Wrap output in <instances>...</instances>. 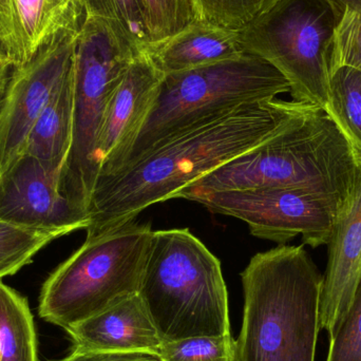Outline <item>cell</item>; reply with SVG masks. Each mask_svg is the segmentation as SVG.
<instances>
[{
	"label": "cell",
	"mask_w": 361,
	"mask_h": 361,
	"mask_svg": "<svg viewBox=\"0 0 361 361\" xmlns=\"http://www.w3.org/2000/svg\"><path fill=\"white\" fill-rule=\"evenodd\" d=\"M300 102L274 99L239 106L150 148L108 177L89 204L87 237L122 226L264 141Z\"/></svg>",
	"instance_id": "1"
},
{
	"label": "cell",
	"mask_w": 361,
	"mask_h": 361,
	"mask_svg": "<svg viewBox=\"0 0 361 361\" xmlns=\"http://www.w3.org/2000/svg\"><path fill=\"white\" fill-rule=\"evenodd\" d=\"M242 48L271 63L293 101L324 110L328 103L334 15L326 0H281L240 30Z\"/></svg>",
	"instance_id": "8"
},
{
	"label": "cell",
	"mask_w": 361,
	"mask_h": 361,
	"mask_svg": "<svg viewBox=\"0 0 361 361\" xmlns=\"http://www.w3.org/2000/svg\"><path fill=\"white\" fill-rule=\"evenodd\" d=\"M74 349L101 353L145 354L156 358L163 341L139 294L70 326Z\"/></svg>",
	"instance_id": "14"
},
{
	"label": "cell",
	"mask_w": 361,
	"mask_h": 361,
	"mask_svg": "<svg viewBox=\"0 0 361 361\" xmlns=\"http://www.w3.org/2000/svg\"><path fill=\"white\" fill-rule=\"evenodd\" d=\"M361 182V166L334 121L302 103L248 152L204 176L175 199L214 191L307 188L348 202Z\"/></svg>",
	"instance_id": "2"
},
{
	"label": "cell",
	"mask_w": 361,
	"mask_h": 361,
	"mask_svg": "<svg viewBox=\"0 0 361 361\" xmlns=\"http://www.w3.org/2000/svg\"><path fill=\"white\" fill-rule=\"evenodd\" d=\"M67 235L63 229L27 228L0 220V280L18 273L44 246Z\"/></svg>",
	"instance_id": "20"
},
{
	"label": "cell",
	"mask_w": 361,
	"mask_h": 361,
	"mask_svg": "<svg viewBox=\"0 0 361 361\" xmlns=\"http://www.w3.org/2000/svg\"><path fill=\"white\" fill-rule=\"evenodd\" d=\"M12 71L13 68L0 63V109H1L2 102H4L6 89H8Z\"/></svg>",
	"instance_id": "29"
},
{
	"label": "cell",
	"mask_w": 361,
	"mask_h": 361,
	"mask_svg": "<svg viewBox=\"0 0 361 361\" xmlns=\"http://www.w3.org/2000/svg\"><path fill=\"white\" fill-rule=\"evenodd\" d=\"M137 294L163 341L231 334L220 260L188 228L154 231Z\"/></svg>",
	"instance_id": "4"
},
{
	"label": "cell",
	"mask_w": 361,
	"mask_h": 361,
	"mask_svg": "<svg viewBox=\"0 0 361 361\" xmlns=\"http://www.w3.org/2000/svg\"><path fill=\"white\" fill-rule=\"evenodd\" d=\"M286 92H290V85L284 76L264 59L248 53L167 74L122 167L185 129L239 106L271 101Z\"/></svg>",
	"instance_id": "7"
},
{
	"label": "cell",
	"mask_w": 361,
	"mask_h": 361,
	"mask_svg": "<svg viewBox=\"0 0 361 361\" xmlns=\"http://www.w3.org/2000/svg\"><path fill=\"white\" fill-rule=\"evenodd\" d=\"M85 16L118 23L141 51L149 44V32L140 0H82Z\"/></svg>",
	"instance_id": "24"
},
{
	"label": "cell",
	"mask_w": 361,
	"mask_h": 361,
	"mask_svg": "<svg viewBox=\"0 0 361 361\" xmlns=\"http://www.w3.org/2000/svg\"><path fill=\"white\" fill-rule=\"evenodd\" d=\"M141 52L118 23L85 16L74 50L73 137L59 187L86 216L99 175L97 145L108 108Z\"/></svg>",
	"instance_id": "5"
},
{
	"label": "cell",
	"mask_w": 361,
	"mask_h": 361,
	"mask_svg": "<svg viewBox=\"0 0 361 361\" xmlns=\"http://www.w3.org/2000/svg\"><path fill=\"white\" fill-rule=\"evenodd\" d=\"M328 245L320 328L331 337L351 307L361 280V182L341 208Z\"/></svg>",
	"instance_id": "13"
},
{
	"label": "cell",
	"mask_w": 361,
	"mask_h": 361,
	"mask_svg": "<svg viewBox=\"0 0 361 361\" xmlns=\"http://www.w3.org/2000/svg\"><path fill=\"white\" fill-rule=\"evenodd\" d=\"M329 338L326 361H361V280L347 315Z\"/></svg>",
	"instance_id": "26"
},
{
	"label": "cell",
	"mask_w": 361,
	"mask_h": 361,
	"mask_svg": "<svg viewBox=\"0 0 361 361\" xmlns=\"http://www.w3.org/2000/svg\"><path fill=\"white\" fill-rule=\"evenodd\" d=\"M148 32L149 44L175 35L197 18L192 0H140Z\"/></svg>",
	"instance_id": "25"
},
{
	"label": "cell",
	"mask_w": 361,
	"mask_h": 361,
	"mask_svg": "<svg viewBox=\"0 0 361 361\" xmlns=\"http://www.w3.org/2000/svg\"><path fill=\"white\" fill-rule=\"evenodd\" d=\"M163 78L145 51L133 59L104 121L97 145L99 178L114 175L124 164L154 107Z\"/></svg>",
	"instance_id": "12"
},
{
	"label": "cell",
	"mask_w": 361,
	"mask_h": 361,
	"mask_svg": "<svg viewBox=\"0 0 361 361\" xmlns=\"http://www.w3.org/2000/svg\"><path fill=\"white\" fill-rule=\"evenodd\" d=\"M74 61L32 128L25 154L37 159L47 169L61 173L73 137Z\"/></svg>",
	"instance_id": "16"
},
{
	"label": "cell",
	"mask_w": 361,
	"mask_h": 361,
	"mask_svg": "<svg viewBox=\"0 0 361 361\" xmlns=\"http://www.w3.org/2000/svg\"><path fill=\"white\" fill-rule=\"evenodd\" d=\"M85 20L82 0H48L47 34L48 38L63 30L78 31Z\"/></svg>",
	"instance_id": "27"
},
{
	"label": "cell",
	"mask_w": 361,
	"mask_h": 361,
	"mask_svg": "<svg viewBox=\"0 0 361 361\" xmlns=\"http://www.w3.org/2000/svg\"><path fill=\"white\" fill-rule=\"evenodd\" d=\"M237 361H315L324 275L302 246L258 252L241 273Z\"/></svg>",
	"instance_id": "3"
},
{
	"label": "cell",
	"mask_w": 361,
	"mask_h": 361,
	"mask_svg": "<svg viewBox=\"0 0 361 361\" xmlns=\"http://www.w3.org/2000/svg\"><path fill=\"white\" fill-rule=\"evenodd\" d=\"M214 214L247 224L254 237L283 245L301 235L312 247L328 245L347 202L307 188L214 191L192 197Z\"/></svg>",
	"instance_id": "9"
},
{
	"label": "cell",
	"mask_w": 361,
	"mask_h": 361,
	"mask_svg": "<svg viewBox=\"0 0 361 361\" xmlns=\"http://www.w3.org/2000/svg\"><path fill=\"white\" fill-rule=\"evenodd\" d=\"M164 75L237 59L244 54L240 31L195 19L175 35L146 47Z\"/></svg>",
	"instance_id": "15"
},
{
	"label": "cell",
	"mask_w": 361,
	"mask_h": 361,
	"mask_svg": "<svg viewBox=\"0 0 361 361\" xmlns=\"http://www.w3.org/2000/svg\"><path fill=\"white\" fill-rule=\"evenodd\" d=\"M48 0H0V63L19 68L48 38Z\"/></svg>",
	"instance_id": "17"
},
{
	"label": "cell",
	"mask_w": 361,
	"mask_h": 361,
	"mask_svg": "<svg viewBox=\"0 0 361 361\" xmlns=\"http://www.w3.org/2000/svg\"><path fill=\"white\" fill-rule=\"evenodd\" d=\"M334 15L331 73L341 67L361 70V0H326Z\"/></svg>",
	"instance_id": "21"
},
{
	"label": "cell",
	"mask_w": 361,
	"mask_h": 361,
	"mask_svg": "<svg viewBox=\"0 0 361 361\" xmlns=\"http://www.w3.org/2000/svg\"><path fill=\"white\" fill-rule=\"evenodd\" d=\"M61 173L23 154L0 175V220L35 229H86L88 216L76 210L61 191Z\"/></svg>",
	"instance_id": "11"
},
{
	"label": "cell",
	"mask_w": 361,
	"mask_h": 361,
	"mask_svg": "<svg viewBox=\"0 0 361 361\" xmlns=\"http://www.w3.org/2000/svg\"><path fill=\"white\" fill-rule=\"evenodd\" d=\"M152 361H158V360H152Z\"/></svg>",
	"instance_id": "30"
},
{
	"label": "cell",
	"mask_w": 361,
	"mask_h": 361,
	"mask_svg": "<svg viewBox=\"0 0 361 361\" xmlns=\"http://www.w3.org/2000/svg\"><path fill=\"white\" fill-rule=\"evenodd\" d=\"M152 233L133 221L87 237L42 286L40 317L66 331L137 294Z\"/></svg>",
	"instance_id": "6"
},
{
	"label": "cell",
	"mask_w": 361,
	"mask_h": 361,
	"mask_svg": "<svg viewBox=\"0 0 361 361\" xmlns=\"http://www.w3.org/2000/svg\"><path fill=\"white\" fill-rule=\"evenodd\" d=\"M197 18L228 29L247 27L281 0H192Z\"/></svg>",
	"instance_id": "23"
},
{
	"label": "cell",
	"mask_w": 361,
	"mask_h": 361,
	"mask_svg": "<svg viewBox=\"0 0 361 361\" xmlns=\"http://www.w3.org/2000/svg\"><path fill=\"white\" fill-rule=\"evenodd\" d=\"M324 111L334 121L361 166V70L341 67L331 73Z\"/></svg>",
	"instance_id": "19"
},
{
	"label": "cell",
	"mask_w": 361,
	"mask_h": 361,
	"mask_svg": "<svg viewBox=\"0 0 361 361\" xmlns=\"http://www.w3.org/2000/svg\"><path fill=\"white\" fill-rule=\"evenodd\" d=\"M156 358L145 354L101 353L74 349L70 355L55 361H152Z\"/></svg>",
	"instance_id": "28"
},
{
	"label": "cell",
	"mask_w": 361,
	"mask_h": 361,
	"mask_svg": "<svg viewBox=\"0 0 361 361\" xmlns=\"http://www.w3.org/2000/svg\"><path fill=\"white\" fill-rule=\"evenodd\" d=\"M0 361H39L37 336L29 303L2 280H0Z\"/></svg>",
	"instance_id": "18"
},
{
	"label": "cell",
	"mask_w": 361,
	"mask_h": 361,
	"mask_svg": "<svg viewBox=\"0 0 361 361\" xmlns=\"http://www.w3.org/2000/svg\"><path fill=\"white\" fill-rule=\"evenodd\" d=\"M158 361H237V341L233 335L191 337L163 341Z\"/></svg>",
	"instance_id": "22"
},
{
	"label": "cell",
	"mask_w": 361,
	"mask_h": 361,
	"mask_svg": "<svg viewBox=\"0 0 361 361\" xmlns=\"http://www.w3.org/2000/svg\"><path fill=\"white\" fill-rule=\"evenodd\" d=\"M78 31L63 30L13 69L0 109V175L23 154L32 128L71 69Z\"/></svg>",
	"instance_id": "10"
}]
</instances>
